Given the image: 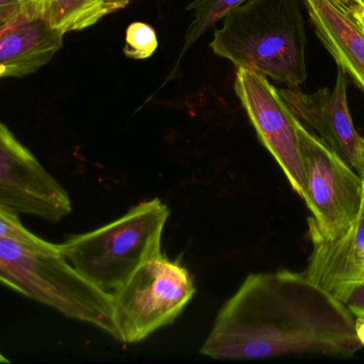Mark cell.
<instances>
[{
  "mask_svg": "<svg viewBox=\"0 0 364 364\" xmlns=\"http://www.w3.org/2000/svg\"><path fill=\"white\" fill-rule=\"evenodd\" d=\"M16 6H21L19 0H0V9Z\"/></svg>",
  "mask_w": 364,
  "mask_h": 364,
  "instance_id": "7402d4cb",
  "label": "cell"
},
{
  "mask_svg": "<svg viewBox=\"0 0 364 364\" xmlns=\"http://www.w3.org/2000/svg\"><path fill=\"white\" fill-rule=\"evenodd\" d=\"M195 292L194 281L181 263L162 252L145 261L112 293L117 340L138 343L172 324Z\"/></svg>",
  "mask_w": 364,
  "mask_h": 364,
  "instance_id": "5b68a950",
  "label": "cell"
},
{
  "mask_svg": "<svg viewBox=\"0 0 364 364\" xmlns=\"http://www.w3.org/2000/svg\"><path fill=\"white\" fill-rule=\"evenodd\" d=\"M358 17H359V21H360L361 25H363V30H364V11H363V9H361V10L359 11Z\"/></svg>",
  "mask_w": 364,
  "mask_h": 364,
  "instance_id": "cb8c5ba5",
  "label": "cell"
},
{
  "mask_svg": "<svg viewBox=\"0 0 364 364\" xmlns=\"http://www.w3.org/2000/svg\"><path fill=\"white\" fill-rule=\"evenodd\" d=\"M21 6H9V8L0 9V28L10 21L13 17L16 16L21 11Z\"/></svg>",
  "mask_w": 364,
  "mask_h": 364,
  "instance_id": "ac0fdd59",
  "label": "cell"
},
{
  "mask_svg": "<svg viewBox=\"0 0 364 364\" xmlns=\"http://www.w3.org/2000/svg\"><path fill=\"white\" fill-rule=\"evenodd\" d=\"M348 75L338 71L333 90H318L304 93L299 88L279 89L289 108L306 128L314 130L316 136L348 162L359 175L364 169V138L353 123L348 103Z\"/></svg>",
  "mask_w": 364,
  "mask_h": 364,
  "instance_id": "9c48e42d",
  "label": "cell"
},
{
  "mask_svg": "<svg viewBox=\"0 0 364 364\" xmlns=\"http://www.w3.org/2000/svg\"><path fill=\"white\" fill-rule=\"evenodd\" d=\"M356 1L358 2L359 4H360L361 8H363L364 11V0H356Z\"/></svg>",
  "mask_w": 364,
  "mask_h": 364,
  "instance_id": "484cf974",
  "label": "cell"
},
{
  "mask_svg": "<svg viewBox=\"0 0 364 364\" xmlns=\"http://www.w3.org/2000/svg\"><path fill=\"white\" fill-rule=\"evenodd\" d=\"M316 34L364 93V30L356 0H304Z\"/></svg>",
  "mask_w": 364,
  "mask_h": 364,
  "instance_id": "8fae6325",
  "label": "cell"
},
{
  "mask_svg": "<svg viewBox=\"0 0 364 364\" xmlns=\"http://www.w3.org/2000/svg\"><path fill=\"white\" fill-rule=\"evenodd\" d=\"M0 205L50 222L72 212L68 192L13 135H0Z\"/></svg>",
  "mask_w": 364,
  "mask_h": 364,
  "instance_id": "ba28073f",
  "label": "cell"
},
{
  "mask_svg": "<svg viewBox=\"0 0 364 364\" xmlns=\"http://www.w3.org/2000/svg\"><path fill=\"white\" fill-rule=\"evenodd\" d=\"M158 48V38L151 26L141 21L132 23L126 31L124 53L134 60L147 59Z\"/></svg>",
  "mask_w": 364,
  "mask_h": 364,
  "instance_id": "9a60e30c",
  "label": "cell"
},
{
  "mask_svg": "<svg viewBox=\"0 0 364 364\" xmlns=\"http://www.w3.org/2000/svg\"><path fill=\"white\" fill-rule=\"evenodd\" d=\"M306 177L310 234L333 239L356 222L364 202L363 177L301 122L296 124Z\"/></svg>",
  "mask_w": 364,
  "mask_h": 364,
  "instance_id": "8992f818",
  "label": "cell"
},
{
  "mask_svg": "<svg viewBox=\"0 0 364 364\" xmlns=\"http://www.w3.org/2000/svg\"><path fill=\"white\" fill-rule=\"evenodd\" d=\"M244 1L246 0H193L186 8L193 13V19L184 33L182 53L191 48L205 31Z\"/></svg>",
  "mask_w": 364,
  "mask_h": 364,
  "instance_id": "5bb4252c",
  "label": "cell"
},
{
  "mask_svg": "<svg viewBox=\"0 0 364 364\" xmlns=\"http://www.w3.org/2000/svg\"><path fill=\"white\" fill-rule=\"evenodd\" d=\"M355 331H356L357 339L364 348V316L355 318Z\"/></svg>",
  "mask_w": 364,
  "mask_h": 364,
  "instance_id": "ffe728a7",
  "label": "cell"
},
{
  "mask_svg": "<svg viewBox=\"0 0 364 364\" xmlns=\"http://www.w3.org/2000/svg\"><path fill=\"white\" fill-rule=\"evenodd\" d=\"M314 251L305 275L344 303L364 280V202L352 228L341 236L325 239L310 234Z\"/></svg>",
  "mask_w": 364,
  "mask_h": 364,
  "instance_id": "30bf717a",
  "label": "cell"
},
{
  "mask_svg": "<svg viewBox=\"0 0 364 364\" xmlns=\"http://www.w3.org/2000/svg\"><path fill=\"white\" fill-rule=\"evenodd\" d=\"M361 177H363V182H364V169H363V175H361Z\"/></svg>",
  "mask_w": 364,
  "mask_h": 364,
  "instance_id": "4316f807",
  "label": "cell"
},
{
  "mask_svg": "<svg viewBox=\"0 0 364 364\" xmlns=\"http://www.w3.org/2000/svg\"><path fill=\"white\" fill-rule=\"evenodd\" d=\"M10 363L8 358L4 356V355L0 354V363Z\"/></svg>",
  "mask_w": 364,
  "mask_h": 364,
  "instance_id": "d4e9b609",
  "label": "cell"
},
{
  "mask_svg": "<svg viewBox=\"0 0 364 364\" xmlns=\"http://www.w3.org/2000/svg\"><path fill=\"white\" fill-rule=\"evenodd\" d=\"M112 10L102 0H43L42 16L64 34L91 27Z\"/></svg>",
  "mask_w": 364,
  "mask_h": 364,
  "instance_id": "4fadbf2b",
  "label": "cell"
},
{
  "mask_svg": "<svg viewBox=\"0 0 364 364\" xmlns=\"http://www.w3.org/2000/svg\"><path fill=\"white\" fill-rule=\"evenodd\" d=\"M0 135H2V136H9V135H12L11 134L10 130H8V128H6L1 122H0Z\"/></svg>",
  "mask_w": 364,
  "mask_h": 364,
  "instance_id": "603a6c76",
  "label": "cell"
},
{
  "mask_svg": "<svg viewBox=\"0 0 364 364\" xmlns=\"http://www.w3.org/2000/svg\"><path fill=\"white\" fill-rule=\"evenodd\" d=\"M102 1L112 10V12H115L126 8L132 0H102Z\"/></svg>",
  "mask_w": 364,
  "mask_h": 364,
  "instance_id": "44dd1931",
  "label": "cell"
},
{
  "mask_svg": "<svg viewBox=\"0 0 364 364\" xmlns=\"http://www.w3.org/2000/svg\"><path fill=\"white\" fill-rule=\"evenodd\" d=\"M63 36L42 15L21 9L0 28V78L36 72L61 49Z\"/></svg>",
  "mask_w": 364,
  "mask_h": 364,
  "instance_id": "7c38bea8",
  "label": "cell"
},
{
  "mask_svg": "<svg viewBox=\"0 0 364 364\" xmlns=\"http://www.w3.org/2000/svg\"><path fill=\"white\" fill-rule=\"evenodd\" d=\"M0 282L117 340L112 294L81 276L62 256L59 245L45 249L0 237Z\"/></svg>",
  "mask_w": 364,
  "mask_h": 364,
  "instance_id": "3957f363",
  "label": "cell"
},
{
  "mask_svg": "<svg viewBox=\"0 0 364 364\" xmlns=\"http://www.w3.org/2000/svg\"><path fill=\"white\" fill-rule=\"evenodd\" d=\"M344 305L354 314L355 318L364 316V280L348 295Z\"/></svg>",
  "mask_w": 364,
  "mask_h": 364,
  "instance_id": "e0dca14e",
  "label": "cell"
},
{
  "mask_svg": "<svg viewBox=\"0 0 364 364\" xmlns=\"http://www.w3.org/2000/svg\"><path fill=\"white\" fill-rule=\"evenodd\" d=\"M170 216L160 199L132 207L119 219L59 244L68 262L96 288L112 294L141 264L161 252Z\"/></svg>",
  "mask_w": 364,
  "mask_h": 364,
  "instance_id": "277c9868",
  "label": "cell"
},
{
  "mask_svg": "<svg viewBox=\"0 0 364 364\" xmlns=\"http://www.w3.org/2000/svg\"><path fill=\"white\" fill-rule=\"evenodd\" d=\"M18 215L19 214L0 205V237L14 239V241L29 244L36 247L45 248V249L55 247L57 244L49 243L27 230L21 224Z\"/></svg>",
  "mask_w": 364,
  "mask_h": 364,
  "instance_id": "2e32d148",
  "label": "cell"
},
{
  "mask_svg": "<svg viewBox=\"0 0 364 364\" xmlns=\"http://www.w3.org/2000/svg\"><path fill=\"white\" fill-rule=\"evenodd\" d=\"M235 89L261 142L275 158L293 189L305 200L306 177L296 130L299 120L278 89L257 71L237 68Z\"/></svg>",
  "mask_w": 364,
  "mask_h": 364,
  "instance_id": "52a82bcc",
  "label": "cell"
},
{
  "mask_svg": "<svg viewBox=\"0 0 364 364\" xmlns=\"http://www.w3.org/2000/svg\"><path fill=\"white\" fill-rule=\"evenodd\" d=\"M355 316L305 273L252 274L223 306L200 353L218 360L352 356Z\"/></svg>",
  "mask_w": 364,
  "mask_h": 364,
  "instance_id": "6da1fadb",
  "label": "cell"
},
{
  "mask_svg": "<svg viewBox=\"0 0 364 364\" xmlns=\"http://www.w3.org/2000/svg\"><path fill=\"white\" fill-rule=\"evenodd\" d=\"M306 44L299 0H246L224 17L210 47L237 68L299 88L307 79Z\"/></svg>",
  "mask_w": 364,
  "mask_h": 364,
  "instance_id": "7a4b0ae2",
  "label": "cell"
},
{
  "mask_svg": "<svg viewBox=\"0 0 364 364\" xmlns=\"http://www.w3.org/2000/svg\"><path fill=\"white\" fill-rule=\"evenodd\" d=\"M19 2L26 12L42 15L43 0H19Z\"/></svg>",
  "mask_w": 364,
  "mask_h": 364,
  "instance_id": "d6986e66",
  "label": "cell"
}]
</instances>
